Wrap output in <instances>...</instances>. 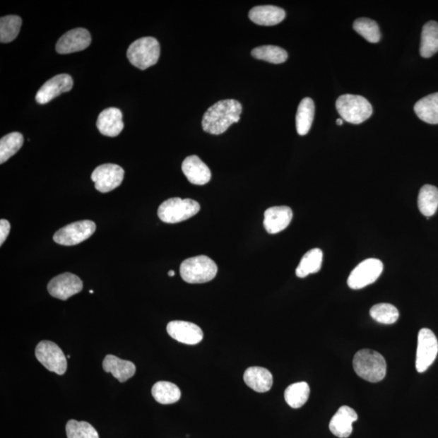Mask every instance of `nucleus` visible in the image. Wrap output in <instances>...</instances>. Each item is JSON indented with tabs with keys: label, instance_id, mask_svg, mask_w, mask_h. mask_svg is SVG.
<instances>
[{
	"label": "nucleus",
	"instance_id": "obj_6",
	"mask_svg": "<svg viewBox=\"0 0 438 438\" xmlns=\"http://www.w3.org/2000/svg\"><path fill=\"white\" fill-rule=\"evenodd\" d=\"M336 109L345 122L360 124L368 119L372 114L371 104L360 95H344L336 101Z\"/></svg>",
	"mask_w": 438,
	"mask_h": 438
},
{
	"label": "nucleus",
	"instance_id": "obj_18",
	"mask_svg": "<svg viewBox=\"0 0 438 438\" xmlns=\"http://www.w3.org/2000/svg\"><path fill=\"white\" fill-rule=\"evenodd\" d=\"M182 171L189 182L195 185L206 184L211 179L210 168L196 155L185 158L182 163Z\"/></svg>",
	"mask_w": 438,
	"mask_h": 438
},
{
	"label": "nucleus",
	"instance_id": "obj_37",
	"mask_svg": "<svg viewBox=\"0 0 438 438\" xmlns=\"http://www.w3.org/2000/svg\"><path fill=\"white\" fill-rule=\"evenodd\" d=\"M336 124L338 125H342L343 124V119H337Z\"/></svg>",
	"mask_w": 438,
	"mask_h": 438
},
{
	"label": "nucleus",
	"instance_id": "obj_1",
	"mask_svg": "<svg viewBox=\"0 0 438 438\" xmlns=\"http://www.w3.org/2000/svg\"><path fill=\"white\" fill-rule=\"evenodd\" d=\"M242 105L234 100L218 101L205 112L202 119V128L208 134L220 135L238 123Z\"/></svg>",
	"mask_w": 438,
	"mask_h": 438
},
{
	"label": "nucleus",
	"instance_id": "obj_20",
	"mask_svg": "<svg viewBox=\"0 0 438 438\" xmlns=\"http://www.w3.org/2000/svg\"><path fill=\"white\" fill-rule=\"evenodd\" d=\"M249 18L254 23L259 25H276L286 18L285 11L273 5H264L251 8L249 12Z\"/></svg>",
	"mask_w": 438,
	"mask_h": 438
},
{
	"label": "nucleus",
	"instance_id": "obj_4",
	"mask_svg": "<svg viewBox=\"0 0 438 438\" xmlns=\"http://www.w3.org/2000/svg\"><path fill=\"white\" fill-rule=\"evenodd\" d=\"M127 57L135 67L145 70L155 65L160 57V45L156 38L141 37L131 43L128 49Z\"/></svg>",
	"mask_w": 438,
	"mask_h": 438
},
{
	"label": "nucleus",
	"instance_id": "obj_8",
	"mask_svg": "<svg viewBox=\"0 0 438 438\" xmlns=\"http://www.w3.org/2000/svg\"><path fill=\"white\" fill-rule=\"evenodd\" d=\"M438 341L434 333L423 328L419 331L418 350H416L415 368L424 372L430 368L437 358Z\"/></svg>",
	"mask_w": 438,
	"mask_h": 438
},
{
	"label": "nucleus",
	"instance_id": "obj_5",
	"mask_svg": "<svg viewBox=\"0 0 438 438\" xmlns=\"http://www.w3.org/2000/svg\"><path fill=\"white\" fill-rule=\"evenodd\" d=\"M201 210L199 202L193 199L174 197L163 202L158 208V215L166 223H178L188 220Z\"/></svg>",
	"mask_w": 438,
	"mask_h": 438
},
{
	"label": "nucleus",
	"instance_id": "obj_36",
	"mask_svg": "<svg viewBox=\"0 0 438 438\" xmlns=\"http://www.w3.org/2000/svg\"><path fill=\"white\" fill-rule=\"evenodd\" d=\"M10 229V223L6 219H1L0 220V245L2 246L4 241L8 238Z\"/></svg>",
	"mask_w": 438,
	"mask_h": 438
},
{
	"label": "nucleus",
	"instance_id": "obj_39",
	"mask_svg": "<svg viewBox=\"0 0 438 438\" xmlns=\"http://www.w3.org/2000/svg\"><path fill=\"white\" fill-rule=\"evenodd\" d=\"M90 293L93 294L94 293V291H92V290H90Z\"/></svg>",
	"mask_w": 438,
	"mask_h": 438
},
{
	"label": "nucleus",
	"instance_id": "obj_21",
	"mask_svg": "<svg viewBox=\"0 0 438 438\" xmlns=\"http://www.w3.org/2000/svg\"><path fill=\"white\" fill-rule=\"evenodd\" d=\"M244 380L246 385L259 393L269 391L273 386L271 372L261 367H250L244 372Z\"/></svg>",
	"mask_w": 438,
	"mask_h": 438
},
{
	"label": "nucleus",
	"instance_id": "obj_32",
	"mask_svg": "<svg viewBox=\"0 0 438 438\" xmlns=\"http://www.w3.org/2000/svg\"><path fill=\"white\" fill-rule=\"evenodd\" d=\"M251 56L257 59L271 64H283L288 58V54L284 49L276 46H262L254 48L251 51Z\"/></svg>",
	"mask_w": 438,
	"mask_h": 438
},
{
	"label": "nucleus",
	"instance_id": "obj_33",
	"mask_svg": "<svg viewBox=\"0 0 438 438\" xmlns=\"http://www.w3.org/2000/svg\"><path fill=\"white\" fill-rule=\"evenodd\" d=\"M353 29L365 40L371 43L379 42L381 40L379 26L376 21L371 19L359 18L355 20Z\"/></svg>",
	"mask_w": 438,
	"mask_h": 438
},
{
	"label": "nucleus",
	"instance_id": "obj_10",
	"mask_svg": "<svg viewBox=\"0 0 438 438\" xmlns=\"http://www.w3.org/2000/svg\"><path fill=\"white\" fill-rule=\"evenodd\" d=\"M383 271V263L375 259L360 262L350 273L348 285L350 288L359 290L374 283Z\"/></svg>",
	"mask_w": 438,
	"mask_h": 438
},
{
	"label": "nucleus",
	"instance_id": "obj_3",
	"mask_svg": "<svg viewBox=\"0 0 438 438\" xmlns=\"http://www.w3.org/2000/svg\"><path fill=\"white\" fill-rule=\"evenodd\" d=\"M179 271L186 283H205L215 278L218 266L209 256L201 255L184 261Z\"/></svg>",
	"mask_w": 438,
	"mask_h": 438
},
{
	"label": "nucleus",
	"instance_id": "obj_26",
	"mask_svg": "<svg viewBox=\"0 0 438 438\" xmlns=\"http://www.w3.org/2000/svg\"><path fill=\"white\" fill-rule=\"evenodd\" d=\"M152 396L158 403L172 404L179 401L182 391L172 382L158 381L152 388Z\"/></svg>",
	"mask_w": 438,
	"mask_h": 438
},
{
	"label": "nucleus",
	"instance_id": "obj_28",
	"mask_svg": "<svg viewBox=\"0 0 438 438\" xmlns=\"http://www.w3.org/2000/svg\"><path fill=\"white\" fill-rule=\"evenodd\" d=\"M418 207L421 213L426 217L434 215L438 208V189L435 186L425 184L420 189Z\"/></svg>",
	"mask_w": 438,
	"mask_h": 438
},
{
	"label": "nucleus",
	"instance_id": "obj_35",
	"mask_svg": "<svg viewBox=\"0 0 438 438\" xmlns=\"http://www.w3.org/2000/svg\"><path fill=\"white\" fill-rule=\"evenodd\" d=\"M68 438H100L97 430L85 421L71 420L66 425Z\"/></svg>",
	"mask_w": 438,
	"mask_h": 438
},
{
	"label": "nucleus",
	"instance_id": "obj_16",
	"mask_svg": "<svg viewBox=\"0 0 438 438\" xmlns=\"http://www.w3.org/2000/svg\"><path fill=\"white\" fill-rule=\"evenodd\" d=\"M293 213L288 206H273L266 210L264 215V227L270 234H277L286 229L291 223Z\"/></svg>",
	"mask_w": 438,
	"mask_h": 438
},
{
	"label": "nucleus",
	"instance_id": "obj_14",
	"mask_svg": "<svg viewBox=\"0 0 438 438\" xmlns=\"http://www.w3.org/2000/svg\"><path fill=\"white\" fill-rule=\"evenodd\" d=\"M168 335L175 341L188 345H196L203 339V331L194 323L172 321L167 326Z\"/></svg>",
	"mask_w": 438,
	"mask_h": 438
},
{
	"label": "nucleus",
	"instance_id": "obj_29",
	"mask_svg": "<svg viewBox=\"0 0 438 438\" xmlns=\"http://www.w3.org/2000/svg\"><path fill=\"white\" fill-rule=\"evenodd\" d=\"M310 394V387L308 383L300 381L289 386L284 393L285 401L290 407L300 408L308 401Z\"/></svg>",
	"mask_w": 438,
	"mask_h": 438
},
{
	"label": "nucleus",
	"instance_id": "obj_9",
	"mask_svg": "<svg viewBox=\"0 0 438 438\" xmlns=\"http://www.w3.org/2000/svg\"><path fill=\"white\" fill-rule=\"evenodd\" d=\"M96 231V224L83 220L69 224L54 235V241L60 245L73 246L81 244L92 237Z\"/></svg>",
	"mask_w": 438,
	"mask_h": 438
},
{
	"label": "nucleus",
	"instance_id": "obj_27",
	"mask_svg": "<svg viewBox=\"0 0 438 438\" xmlns=\"http://www.w3.org/2000/svg\"><path fill=\"white\" fill-rule=\"evenodd\" d=\"M323 253L320 249H311L301 259L295 273L299 278H305L321 270Z\"/></svg>",
	"mask_w": 438,
	"mask_h": 438
},
{
	"label": "nucleus",
	"instance_id": "obj_22",
	"mask_svg": "<svg viewBox=\"0 0 438 438\" xmlns=\"http://www.w3.org/2000/svg\"><path fill=\"white\" fill-rule=\"evenodd\" d=\"M102 368L104 371L111 372L119 382L128 381L136 372V366L133 362L119 359L113 355H107L104 359Z\"/></svg>",
	"mask_w": 438,
	"mask_h": 438
},
{
	"label": "nucleus",
	"instance_id": "obj_34",
	"mask_svg": "<svg viewBox=\"0 0 438 438\" xmlns=\"http://www.w3.org/2000/svg\"><path fill=\"white\" fill-rule=\"evenodd\" d=\"M372 319L381 324L391 325L396 323L399 316L396 307L391 304H377L370 309Z\"/></svg>",
	"mask_w": 438,
	"mask_h": 438
},
{
	"label": "nucleus",
	"instance_id": "obj_31",
	"mask_svg": "<svg viewBox=\"0 0 438 438\" xmlns=\"http://www.w3.org/2000/svg\"><path fill=\"white\" fill-rule=\"evenodd\" d=\"M22 20L18 16L9 15L0 19V42H13L18 36Z\"/></svg>",
	"mask_w": 438,
	"mask_h": 438
},
{
	"label": "nucleus",
	"instance_id": "obj_11",
	"mask_svg": "<svg viewBox=\"0 0 438 438\" xmlns=\"http://www.w3.org/2000/svg\"><path fill=\"white\" fill-rule=\"evenodd\" d=\"M124 171L117 164H102L98 166L91 175L95 189L102 194L109 193L122 184Z\"/></svg>",
	"mask_w": 438,
	"mask_h": 438
},
{
	"label": "nucleus",
	"instance_id": "obj_30",
	"mask_svg": "<svg viewBox=\"0 0 438 438\" xmlns=\"http://www.w3.org/2000/svg\"><path fill=\"white\" fill-rule=\"evenodd\" d=\"M23 143V135L18 131L4 136L0 140V163L3 164L15 155Z\"/></svg>",
	"mask_w": 438,
	"mask_h": 438
},
{
	"label": "nucleus",
	"instance_id": "obj_24",
	"mask_svg": "<svg viewBox=\"0 0 438 438\" xmlns=\"http://www.w3.org/2000/svg\"><path fill=\"white\" fill-rule=\"evenodd\" d=\"M420 54L424 58H430L438 52V23L430 21L423 27L421 34Z\"/></svg>",
	"mask_w": 438,
	"mask_h": 438
},
{
	"label": "nucleus",
	"instance_id": "obj_7",
	"mask_svg": "<svg viewBox=\"0 0 438 438\" xmlns=\"http://www.w3.org/2000/svg\"><path fill=\"white\" fill-rule=\"evenodd\" d=\"M35 355L45 368L58 375H64L67 371V359L62 350L52 341H42L37 344Z\"/></svg>",
	"mask_w": 438,
	"mask_h": 438
},
{
	"label": "nucleus",
	"instance_id": "obj_38",
	"mask_svg": "<svg viewBox=\"0 0 438 438\" xmlns=\"http://www.w3.org/2000/svg\"><path fill=\"white\" fill-rule=\"evenodd\" d=\"M174 275H175V273H174V271H170L168 272V276H169L170 277H174Z\"/></svg>",
	"mask_w": 438,
	"mask_h": 438
},
{
	"label": "nucleus",
	"instance_id": "obj_19",
	"mask_svg": "<svg viewBox=\"0 0 438 438\" xmlns=\"http://www.w3.org/2000/svg\"><path fill=\"white\" fill-rule=\"evenodd\" d=\"M122 112L116 107L104 110L97 120V128L104 136H118L124 129Z\"/></svg>",
	"mask_w": 438,
	"mask_h": 438
},
{
	"label": "nucleus",
	"instance_id": "obj_15",
	"mask_svg": "<svg viewBox=\"0 0 438 438\" xmlns=\"http://www.w3.org/2000/svg\"><path fill=\"white\" fill-rule=\"evenodd\" d=\"M90 32L83 28H76L66 32L57 44L59 54H71L85 50L91 43Z\"/></svg>",
	"mask_w": 438,
	"mask_h": 438
},
{
	"label": "nucleus",
	"instance_id": "obj_25",
	"mask_svg": "<svg viewBox=\"0 0 438 438\" xmlns=\"http://www.w3.org/2000/svg\"><path fill=\"white\" fill-rule=\"evenodd\" d=\"M315 114V105L310 97H305L300 102L298 107L295 123L297 133L304 136L309 133L313 124Z\"/></svg>",
	"mask_w": 438,
	"mask_h": 438
},
{
	"label": "nucleus",
	"instance_id": "obj_12",
	"mask_svg": "<svg viewBox=\"0 0 438 438\" xmlns=\"http://www.w3.org/2000/svg\"><path fill=\"white\" fill-rule=\"evenodd\" d=\"M52 297L66 300L83 289V283L78 276L71 273H64L52 279L47 286Z\"/></svg>",
	"mask_w": 438,
	"mask_h": 438
},
{
	"label": "nucleus",
	"instance_id": "obj_2",
	"mask_svg": "<svg viewBox=\"0 0 438 438\" xmlns=\"http://www.w3.org/2000/svg\"><path fill=\"white\" fill-rule=\"evenodd\" d=\"M353 368L361 379L375 383L385 379L387 366L380 353L371 349H362L355 355Z\"/></svg>",
	"mask_w": 438,
	"mask_h": 438
},
{
	"label": "nucleus",
	"instance_id": "obj_23",
	"mask_svg": "<svg viewBox=\"0 0 438 438\" xmlns=\"http://www.w3.org/2000/svg\"><path fill=\"white\" fill-rule=\"evenodd\" d=\"M414 111L422 122L438 124V93L421 98L415 103Z\"/></svg>",
	"mask_w": 438,
	"mask_h": 438
},
{
	"label": "nucleus",
	"instance_id": "obj_17",
	"mask_svg": "<svg viewBox=\"0 0 438 438\" xmlns=\"http://www.w3.org/2000/svg\"><path fill=\"white\" fill-rule=\"evenodd\" d=\"M358 419L355 410L348 406H343L333 416L328 428L332 434L339 438H347L353 432V424Z\"/></svg>",
	"mask_w": 438,
	"mask_h": 438
},
{
	"label": "nucleus",
	"instance_id": "obj_13",
	"mask_svg": "<svg viewBox=\"0 0 438 438\" xmlns=\"http://www.w3.org/2000/svg\"><path fill=\"white\" fill-rule=\"evenodd\" d=\"M73 80L69 74H59L48 80L37 91L36 101L40 104H46L54 97L72 90Z\"/></svg>",
	"mask_w": 438,
	"mask_h": 438
}]
</instances>
